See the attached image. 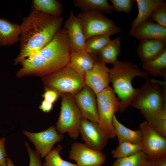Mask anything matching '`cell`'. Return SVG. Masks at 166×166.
<instances>
[{"label": "cell", "mask_w": 166, "mask_h": 166, "mask_svg": "<svg viewBox=\"0 0 166 166\" xmlns=\"http://www.w3.org/2000/svg\"><path fill=\"white\" fill-rule=\"evenodd\" d=\"M113 125L119 143L128 142L134 144L141 143L142 136L139 129L133 130L126 127L118 121L115 115L113 118Z\"/></svg>", "instance_id": "cell-21"}, {"label": "cell", "mask_w": 166, "mask_h": 166, "mask_svg": "<svg viewBox=\"0 0 166 166\" xmlns=\"http://www.w3.org/2000/svg\"><path fill=\"white\" fill-rule=\"evenodd\" d=\"M71 51L85 50L86 40L81 25L73 12L70 11L64 24Z\"/></svg>", "instance_id": "cell-15"}, {"label": "cell", "mask_w": 166, "mask_h": 166, "mask_svg": "<svg viewBox=\"0 0 166 166\" xmlns=\"http://www.w3.org/2000/svg\"><path fill=\"white\" fill-rule=\"evenodd\" d=\"M73 4L82 12L97 11L111 14L113 10L107 0H74Z\"/></svg>", "instance_id": "cell-23"}, {"label": "cell", "mask_w": 166, "mask_h": 166, "mask_svg": "<svg viewBox=\"0 0 166 166\" xmlns=\"http://www.w3.org/2000/svg\"><path fill=\"white\" fill-rule=\"evenodd\" d=\"M73 96L82 117L99 124L96 96L93 91L85 85Z\"/></svg>", "instance_id": "cell-14"}, {"label": "cell", "mask_w": 166, "mask_h": 166, "mask_svg": "<svg viewBox=\"0 0 166 166\" xmlns=\"http://www.w3.org/2000/svg\"><path fill=\"white\" fill-rule=\"evenodd\" d=\"M6 138L0 139V166H6L7 154L6 151L5 141Z\"/></svg>", "instance_id": "cell-33"}, {"label": "cell", "mask_w": 166, "mask_h": 166, "mask_svg": "<svg viewBox=\"0 0 166 166\" xmlns=\"http://www.w3.org/2000/svg\"><path fill=\"white\" fill-rule=\"evenodd\" d=\"M98 60L97 56L89 53L85 50L72 51L68 65L84 77L85 73L92 68Z\"/></svg>", "instance_id": "cell-18"}, {"label": "cell", "mask_w": 166, "mask_h": 166, "mask_svg": "<svg viewBox=\"0 0 166 166\" xmlns=\"http://www.w3.org/2000/svg\"><path fill=\"white\" fill-rule=\"evenodd\" d=\"M166 41L159 40H144L140 41L137 53L142 62L158 57L166 50Z\"/></svg>", "instance_id": "cell-17"}, {"label": "cell", "mask_w": 166, "mask_h": 166, "mask_svg": "<svg viewBox=\"0 0 166 166\" xmlns=\"http://www.w3.org/2000/svg\"><path fill=\"white\" fill-rule=\"evenodd\" d=\"M32 10L58 17H61L63 10L62 4L56 0H33Z\"/></svg>", "instance_id": "cell-24"}, {"label": "cell", "mask_w": 166, "mask_h": 166, "mask_svg": "<svg viewBox=\"0 0 166 166\" xmlns=\"http://www.w3.org/2000/svg\"><path fill=\"white\" fill-rule=\"evenodd\" d=\"M63 20L32 10L20 25V51L15 63L21 62L40 51L61 28Z\"/></svg>", "instance_id": "cell-1"}, {"label": "cell", "mask_w": 166, "mask_h": 166, "mask_svg": "<svg viewBox=\"0 0 166 166\" xmlns=\"http://www.w3.org/2000/svg\"><path fill=\"white\" fill-rule=\"evenodd\" d=\"M139 129L142 136L141 151L148 159L154 160L166 156V138L146 121L140 123Z\"/></svg>", "instance_id": "cell-9"}, {"label": "cell", "mask_w": 166, "mask_h": 166, "mask_svg": "<svg viewBox=\"0 0 166 166\" xmlns=\"http://www.w3.org/2000/svg\"><path fill=\"white\" fill-rule=\"evenodd\" d=\"M109 75L112 88L120 101L119 111L123 112L130 106L137 91L132 85L133 79L137 77L147 79L148 75L134 63L118 60L110 69Z\"/></svg>", "instance_id": "cell-4"}, {"label": "cell", "mask_w": 166, "mask_h": 166, "mask_svg": "<svg viewBox=\"0 0 166 166\" xmlns=\"http://www.w3.org/2000/svg\"><path fill=\"white\" fill-rule=\"evenodd\" d=\"M52 75L47 81L49 89L62 94L74 95L85 86L84 77L79 75L68 65Z\"/></svg>", "instance_id": "cell-8"}, {"label": "cell", "mask_w": 166, "mask_h": 166, "mask_svg": "<svg viewBox=\"0 0 166 166\" xmlns=\"http://www.w3.org/2000/svg\"><path fill=\"white\" fill-rule=\"evenodd\" d=\"M20 25L0 18V45L9 46L19 41Z\"/></svg>", "instance_id": "cell-19"}, {"label": "cell", "mask_w": 166, "mask_h": 166, "mask_svg": "<svg viewBox=\"0 0 166 166\" xmlns=\"http://www.w3.org/2000/svg\"><path fill=\"white\" fill-rule=\"evenodd\" d=\"M111 40L110 36L98 35L86 41L85 50L89 53L97 56L100 50Z\"/></svg>", "instance_id": "cell-29"}, {"label": "cell", "mask_w": 166, "mask_h": 166, "mask_svg": "<svg viewBox=\"0 0 166 166\" xmlns=\"http://www.w3.org/2000/svg\"><path fill=\"white\" fill-rule=\"evenodd\" d=\"M142 150L141 144L128 142L119 143V145L111 151L113 157L116 159L134 155Z\"/></svg>", "instance_id": "cell-26"}, {"label": "cell", "mask_w": 166, "mask_h": 166, "mask_svg": "<svg viewBox=\"0 0 166 166\" xmlns=\"http://www.w3.org/2000/svg\"><path fill=\"white\" fill-rule=\"evenodd\" d=\"M129 36L140 41L151 39L166 41V27L148 19L139 25Z\"/></svg>", "instance_id": "cell-16"}, {"label": "cell", "mask_w": 166, "mask_h": 166, "mask_svg": "<svg viewBox=\"0 0 166 166\" xmlns=\"http://www.w3.org/2000/svg\"><path fill=\"white\" fill-rule=\"evenodd\" d=\"M96 96L99 124L109 138H114L116 136L113 120L115 113L119 111L120 101L109 86Z\"/></svg>", "instance_id": "cell-7"}, {"label": "cell", "mask_w": 166, "mask_h": 166, "mask_svg": "<svg viewBox=\"0 0 166 166\" xmlns=\"http://www.w3.org/2000/svg\"><path fill=\"white\" fill-rule=\"evenodd\" d=\"M113 10L117 12H131L133 5L135 2L133 0H111Z\"/></svg>", "instance_id": "cell-31"}, {"label": "cell", "mask_w": 166, "mask_h": 166, "mask_svg": "<svg viewBox=\"0 0 166 166\" xmlns=\"http://www.w3.org/2000/svg\"><path fill=\"white\" fill-rule=\"evenodd\" d=\"M121 40L120 37L111 40L98 53L99 60L105 64H115L121 53Z\"/></svg>", "instance_id": "cell-22"}, {"label": "cell", "mask_w": 166, "mask_h": 166, "mask_svg": "<svg viewBox=\"0 0 166 166\" xmlns=\"http://www.w3.org/2000/svg\"><path fill=\"white\" fill-rule=\"evenodd\" d=\"M6 166H14V162L12 159L7 157L6 158Z\"/></svg>", "instance_id": "cell-37"}, {"label": "cell", "mask_w": 166, "mask_h": 166, "mask_svg": "<svg viewBox=\"0 0 166 166\" xmlns=\"http://www.w3.org/2000/svg\"><path fill=\"white\" fill-rule=\"evenodd\" d=\"M71 52L67 31L64 27L61 28L45 46L21 62L20 72L47 74L58 71L69 65Z\"/></svg>", "instance_id": "cell-2"}, {"label": "cell", "mask_w": 166, "mask_h": 166, "mask_svg": "<svg viewBox=\"0 0 166 166\" xmlns=\"http://www.w3.org/2000/svg\"><path fill=\"white\" fill-rule=\"evenodd\" d=\"M59 96V93L56 91L48 89L46 90L43 94V97L45 100L52 104L57 99Z\"/></svg>", "instance_id": "cell-34"}, {"label": "cell", "mask_w": 166, "mask_h": 166, "mask_svg": "<svg viewBox=\"0 0 166 166\" xmlns=\"http://www.w3.org/2000/svg\"><path fill=\"white\" fill-rule=\"evenodd\" d=\"M138 13L132 20L128 35L140 24L149 19L153 11L164 1L162 0H136Z\"/></svg>", "instance_id": "cell-20"}, {"label": "cell", "mask_w": 166, "mask_h": 166, "mask_svg": "<svg viewBox=\"0 0 166 166\" xmlns=\"http://www.w3.org/2000/svg\"><path fill=\"white\" fill-rule=\"evenodd\" d=\"M110 69L99 59L84 76L85 85L90 88L96 95L109 86L110 82Z\"/></svg>", "instance_id": "cell-13"}, {"label": "cell", "mask_w": 166, "mask_h": 166, "mask_svg": "<svg viewBox=\"0 0 166 166\" xmlns=\"http://www.w3.org/2000/svg\"><path fill=\"white\" fill-rule=\"evenodd\" d=\"M148 160L141 151L129 156L116 159L111 166H144Z\"/></svg>", "instance_id": "cell-27"}, {"label": "cell", "mask_w": 166, "mask_h": 166, "mask_svg": "<svg viewBox=\"0 0 166 166\" xmlns=\"http://www.w3.org/2000/svg\"><path fill=\"white\" fill-rule=\"evenodd\" d=\"M23 133L34 145L36 151L41 157H45L52 150L54 144L63 137V135L59 133L53 126L38 132L24 131Z\"/></svg>", "instance_id": "cell-12"}, {"label": "cell", "mask_w": 166, "mask_h": 166, "mask_svg": "<svg viewBox=\"0 0 166 166\" xmlns=\"http://www.w3.org/2000/svg\"><path fill=\"white\" fill-rule=\"evenodd\" d=\"M137 89L130 106L138 109L153 127L166 120V90L164 82L149 78Z\"/></svg>", "instance_id": "cell-3"}, {"label": "cell", "mask_w": 166, "mask_h": 166, "mask_svg": "<svg viewBox=\"0 0 166 166\" xmlns=\"http://www.w3.org/2000/svg\"><path fill=\"white\" fill-rule=\"evenodd\" d=\"M53 107V104L45 100L42 102L39 106L40 109L45 113L50 112Z\"/></svg>", "instance_id": "cell-35"}, {"label": "cell", "mask_w": 166, "mask_h": 166, "mask_svg": "<svg viewBox=\"0 0 166 166\" xmlns=\"http://www.w3.org/2000/svg\"><path fill=\"white\" fill-rule=\"evenodd\" d=\"M82 118L74 100L73 95L63 94L59 117L56 128L62 134L68 133L70 137L76 139L80 135V127Z\"/></svg>", "instance_id": "cell-5"}, {"label": "cell", "mask_w": 166, "mask_h": 166, "mask_svg": "<svg viewBox=\"0 0 166 166\" xmlns=\"http://www.w3.org/2000/svg\"><path fill=\"white\" fill-rule=\"evenodd\" d=\"M144 166H154L153 160L149 159L148 162Z\"/></svg>", "instance_id": "cell-38"}, {"label": "cell", "mask_w": 166, "mask_h": 166, "mask_svg": "<svg viewBox=\"0 0 166 166\" xmlns=\"http://www.w3.org/2000/svg\"><path fill=\"white\" fill-rule=\"evenodd\" d=\"M62 146L58 145L53 148L45 156V161L42 166H77L76 164L70 163L62 159L60 154Z\"/></svg>", "instance_id": "cell-28"}, {"label": "cell", "mask_w": 166, "mask_h": 166, "mask_svg": "<svg viewBox=\"0 0 166 166\" xmlns=\"http://www.w3.org/2000/svg\"><path fill=\"white\" fill-rule=\"evenodd\" d=\"M149 19L157 24L166 27V4L165 1L153 11Z\"/></svg>", "instance_id": "cell-30"}, {"label": "cell", "mask_w": 166, "mask_h": 166, "mask_svg": "<svg viewBox=\"0 0 166 166\" xmlns=\"http://www.w3.org/2000/svg\"><path fill=\"white\" fill-rule=\"evenodd\" d=\"M144 71L148 75L154 77L166 78V50L158 57L152 60L142 62Z\"/></svg>", "instance_id": "cell-25"}, {"label": "cell", "mask_w": 166, "mask_h": 166, "mask_svg": "<svg viewBox=\"0 0 166 166\" xmlns=\"http://www.w3.org/2000/svg\"><path fill=\"white\" fill-rule=\"evenodd\" d=\"M80 134L87 146L101 151L106 146L109 138L98 123L83 117L80 127Z\"/></svg>", "instance_id": "cell-10"}, {"label": "cell", "mask_w": 166, "mask_h": 166, "mask_svg": "<svg viewBox=\"0 0 166 166\" xmlns=\"http://www.w3.org/2000/svg\"><path fill=\"white\" fill-rule=\"evenodd\" d=\"M153 160L154 166H166V156Z\"/></svg>", "instance_id": "cell-36"}, {"label": "cell", "mask_w": 166, "mask_h": 166, "mask_svg": "<svg viewBox=\"0 0 166 166\" xmlns=\"http://www.w3.org/2000/svg\"><path fill=\"white\" fill-rule=\"evenodd\" d=\"M25 145L30 158L29 166H42L39 154L33 150L27 142H25Z\"/></svg>", "instance_id": "cell-32"}, {"label": "cell", "mask_w": 166, "mask_h": 166, "mask_svg": "<svg viewBox=\"0 0 166 166\" xmlns=\"http://www.w3.org/2000/svg\"><path fill=\"white\" fill-rule=\"evenodd\" d=\"M82 27L86 41L98 35H107L120 33L121 28L111 19L97 11L81 12L77 16Z\"/></svg>", "instance_id": "cell-6"}, {"label": "cell", "mask_w": 166, "mask_h": 166, "mask_svg": "<svg viewBox=\"0 0 166 166\" xmlns=\"http://www.w3.org/2000/svg\"><path fill=\"white\" fill-rule=\"evenodd\" d=\"M69 157L75 161L77 166H102L106 161L105 156L101 151L77 142L72 144Z\"/></svg>", "instance_id": "cell-11"}]
</instances>
